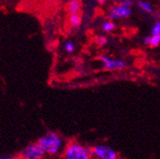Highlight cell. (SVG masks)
I'll use <instances>...</instances> for the list:
<instances>
[{
    "mask_svg": "<svg viewBox=\"0 0 160 159\" xmlns=\"http://www.w3.org/2000/svg\"><path fill=\"white\" fill-rule=\"evenodd\" d=\"M114 28H115V25L111 20H107L102 24V30L105 32H111L114 30Z\"/></svg>",
    "mask_w": 160,
    "mask_h": 159,
    "instance_id": "11",
    "label": "cell"
},
{
    "mask_svg": "<svg viewBox=\"0 0 160 159\" xmlns=\"http://www.w3.org/2000/svg\"><path fill=\"white\" fill-rule=\"evenodd\" d=\"M0 159H13V156H11V155H0Z\"/></svg>",
    "mask_w": 160,
    "mask_h": 159,
    "instance_id": "16",
    "label": "cell"
},
{
    "mask_svg": "<svg viewBox=\"0 0 160 159\" xmlns=\"http://www.w3.org/2000/svg\"><path fill=\"white\" fill-rule=\"evenodd\" d=\"M122 7H125V8H128V9H131L132 5V0H123V1L120 3Z\"/></svg>",
    "mask_w": 160,
    "mask_h": 159,
    "instance_id": "15",
    "label": "cell"
},
{
    "mask_svg": "<svg viewBox=\"0 0 160 159\" xmlns=\"http://www.w3.org/2000/svg\"><path fill=\"white\" fill-rule=\"evenodd\" d=\"M152 35H160V21L156 22L152 28Z\"/></svg>",
    "mask_w": 160,
    "mask_h": 159,
    "instance_id": "13",
    "label": "cell"
},
{
    "mask_svg": "<svg viewBox=\"0 0 160 159\" xmlns=\"http://www.w3.org/2000/svg\"><path fill=\"white\" fill-rule=\"evenodd\" d=\"M19 156L22 159H45L47 154L37 142H32L23 148Z\"/></svg>",
    "mask_w": 160,
    "mask_h": 159,
    "instance_id": "3",
    "label": "cell"
},
{
    "mask_svg": "<svg viewBox=\"0 0 160 159\" xmlns=\"http://www.w3.org/2000/svg\"><path fill=\"white\" fill-rule=\"evenodd\" d=\"M132 1H143V0H132Z\"/></svg>",
    "mask_w": 160,
    "mask_h": 159,
    "instance_id": "20",
    "label": "cell"
},
{
    "mask_svg": "<svg viewBox=\"0 0 160 159\" xmlns=\"http://www.w3.org/2000/svg\"><path fill=\"white\" fill-rule=\"evenodd\" d=\"M36 142L42 147L47 156L50 157L61 155L66 146L64 138L59 133L52 131L46 132L37 139Z\"/></svg>",
    "mask_w": 160,
    "mask_h": 159,
    "instance_id": "1",
    "label": "cell"
},
{
    "mask_svg": "<svg viewBox=\"0 0 160 159\" xmlns=\"http://www.w3.org/2000/svg\"><path fill=\"white\" fill-rule=\"evenodd\" d=\"M61 156L62 159H94L92 148L77 140L66 143Z\"/></svg>",
    "mask_w": 160,
    "mask_h": 159,
    "instance_id": "2",
    "label": "cell"
},
{
    "mask_svg": "<svg viewBox=\"0 0 160 159\" xmlns=\"http://www.w3.org/2000/svg\"><path fill=\"white\" fill-rule=\"evenodd\" d=\"M144 43L150 47H157L158 45H160V35H152L151 34L150 36L145 37L144 39Z\"/></svg>",
    "mask_w": 160,
    "mask_h": 159,
    "instance_id": "8",
    "label": "cell"
},
{
    "mask_svg": "<svg viewBox=\"0 0 160 159\" xmlns=\"http://www.w3.org/2000/svg\"><path fill=\"white\" fill-rule=\"evenodd\" d=\"M13 159H22L20 156H15V157H13Z\"/></svg>",
    "mask_w": 160,
    "mask_h": 159,
    "instance_id": "18",
    "label": "cell"
},
{
    "mask_svg": "<svg viewBox=\"0 0 160 159\" xmlns=\"http://www.w3.org/2000/svg\"><path fill=\"white\" fill-rule=\"evenodd\" d=\"M96 44L98 45V46H100V47H102V46H104V45H106L107 44V38L105 37V36H97L96 37Z\"/></svg>",
    "mask_w": 160,
    "mask_h": 159,
    "instance_id": "14",
    "label": "cell"
},
{
    "mask_svg": "<svg viewBox=\"0 0 160 159\" xmlns=\"http://www.w3.org/2000/svg\"><path fill=\"white\" fill-rule=\"evenodd\" d=\"M64 50H65L67 52L72 53V52H73L74 50H75V45L73 44V42L68 40V41H66V42L64 43Z\"/></svg>",
    "mask_w": 160,
    "mask_h": 159,
    "instance_id": "12",
    "label": "cell"
},
{
    "mask_svg": "<svg viewBox=\"0 0 160 159\" xmlns=\"http://www.w3.org/2000/svg\"><path fill=\"white\" fill-rule=\"evenodd\" d=\"M80 7H81V5H80L79 0H70L67 4V10L70 15L78 14L80 12Z\"/></svg>",
    "mask_w": 160,
    "mask_h": 159,
    "instance_id": "7",
    "label": "cell"
},
{
    "mask_svg": "<svg viewBox=\"0 0 160 159\" xmlns=\"http://www.w3.org/2000/svg\"><path fill=\"white\" fill-rule=\"evenodd\" d=\"M113 1H115V2H120V3H121V2L123 1V0H113Z\"/></svg>",
    "mask_w": 160,
    "mask_h": 159,
    "instance_id": "19",
    "label": "cell"
},
{
    "mask_svg": "<svg viewBox=\"0 0 160 159\" xmlns=\"http://www.w3.org/2000/svg\"><path fill=\"white\" fill-rule=\"evenodd\" d=\"M138 7L145 12H148V13H152L153 12V9H152V5L149 2L145 1V0H143V1H139L138 2Z\"/></svg>",
    "mask_w": 160,
    "mask_h": 159,
    "instance_id": "9",
    "label": "cell"
},
{
    "mask_svg": "<svg viewBox=\"0 0 160 159\" xmlns=\"http://www.w3.org/2000/svg\"><path fill=\"white\" fill-rule=\"evenodd\" d=\"M99 61L101 63V66L104 70L110 72L115 71H122L127 68V63L124 60L118 58H114L109 55H101L99 57Z\"/></svg>",
    "mask_w": 160,
    "mask_h": 159,
    "instance_id": "5",
    "label": "cell"
},
{
    "mask_svg": "<svg viewBox=\"0 0 160 159\" xmlns=\"http://www.w3.org/2000/svg\"><path fill=\"white\" fill-rule=\"evenodd\" d=\"M132 14V10L122 7L121 5H117L112 7L108 13V16L111 20H118V19H122L129 17Z\"/></svg>",
    "mask_w": 160,
    "mask_h": 159,
    "instance_id": "6",
    "label": "cell"
},
{
    "mask_svg": "<svg viewBox=\"0 0 160 159\" xmlns=\"http://www.w3.org/2000/svg\"><path fill=\"white\" fill-rule=\"evenodd\" d=\"M117 159H124V158H121V157H118Z\"/></svg>",
    "mask_w": 160,
    "mask_h": 159,
    "instance_id": "21",
    "label": "cell"
},
{
    "mask_svg": "<svg viewBox=\"0 0 160 159\" xmlns=\"http://www.w3.org/2000/svg\"><path fill=\"white\" fill-rule=\"evenodd\" d=\"M92 152L94 159H117L116 151L106 144H96L92 147Z\"/></svg>",
    "mask_w": 160,
    "mask_h": 159,
    "instance_id": "4",
    "label": "cell"
},
{
    "mask_svg": "<svg viewBox=\"0 0 160 159\" xmlns=\"http://www.w3.org/2000/svg\"><path fill=\"white\" fill-rule=\"evenodd\" d=\"M70 25L72 28H77L81 24V17H80L79 14H73V15H70Z\"/></svg>",
    "mask_w": 160,
    "mask_h": 159,
    "instance_id": "10",
    "label": "cell"
},
{
    "mask_svg": "<svg viewBox=\"0 0 160 159\" xmlns=\"http://www.w3.org/2000/svg\"><path fill=\"white\" fill-rule=\"evenodd\" d=\"M97 1L99 2V3H101V4H103V3H105L107 0H97Z\"/></svg>",
    "mask_w": 160,
    "mask_h": 159,
    "instance_id": "17",
    "label": "cell"
}]
</instances>
